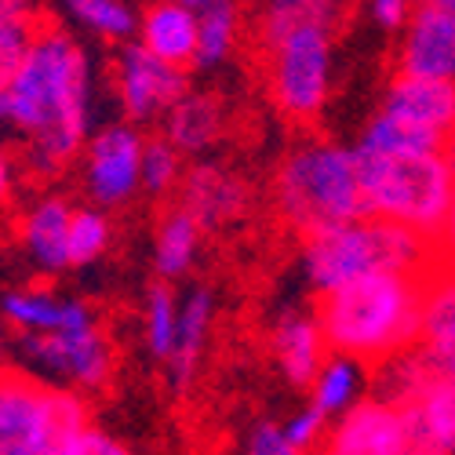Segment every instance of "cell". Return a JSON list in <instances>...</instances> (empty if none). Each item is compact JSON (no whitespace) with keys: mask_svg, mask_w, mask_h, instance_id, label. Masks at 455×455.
Segmentation results:
<instances>
[{"mask_svg":"<svg viewBox=\"0 0 455 455\" xmlns=\"http://www.w3.org/2000/svg\"><path fill=\"white\" fill-rule=\"evenodd\" d=\"M383 106L394 109V113H404V117L430 128L434 135H441L451 146V135H455V81L401 73V77L390 84Z\"/></svg>","mask_w":455,"mask_h":455,"instance_id":"cell-14","label":"cell"},{"mask_svg":"<svg viewBox=\"0 0 455 455\" xmlns=\"http://www.w3.org/2000/svg\"><path fill=\"white\" fill-rule=\"evenodd\" d=\"M109 244V219L95 208H77L69 219V262L88 267Z\"/></svg>","mask_w":455,"mask_h":455,"instance_id":"cell-30","label":"cell"},{"mask_svg":"<svg viewBox=\"0 0 455 455\" xmlns=\"http://www.w3.org/2000/svg\"><path fill=\"white\" fill-rule=\"evenodd\" d=\"M419 347H455V259H441L423 274Z\"/></svg>","mask_w":455,"mask_h":455,"instance_id":"cell-20","label":"cell"},{"mask_svg":"<svg viewBox=\"0 0 455 455\" xmlns=\"http://www.w3.org/2000/svg\"><path fill=\"white\" fill-rule=\"evenodd\" d=\"M448 154H451V161H455V135H451V146H448Z\"/></svg>","mask_w":455,"mask_h":455,"instance_id":"cell-43","label":"cell"},{"mask_svg":"<svg viewBox=\"0 0 455 455\" xmlns=\"http://www.w3.org/2000/svg\"><path fill=\"white\" fill-rule=\"evenodd\" d=\"M339 15H343V0H267L259 29H262V41H270V36H277L299 22L335 26Z\"/></svg>","mask_w":455,"mask_h":455,"instance_id":"cell-27","label":"cell"},{"mask_svg":"<svg viewBox=\"0 0 455 455\" xmlns=\"http://www.w3.org/2000/svg\"><path fill=\"white\" fill-rule=\"evenodd\" d=\"M314 404L335 419V415H343L350 404L361 401L364 394V361L350 357V354H331L324 357L321 371L314 375Z\"/></svg>","mask_w":455,"mask_h":455,"instance_id":"cell-24","label":"cell"},{"mask_svg":"<svg viewBox=\"0 0 455 455\" xmlns=\"http://www.w3.org/2000/svg\"><path fill=\"white\" fill-rule=\"evenodd\" d=\"M317 321L335 354H350L364 364L419 343L423 328V277L379 270L331 288L317 302Z\"/></svg>","mask_w":455,"mask_h":455,"instance_id":"cell-2","label":"cell"},{"mask_svg":"<svg viewBox=\"0 0 455 455\" xmlns=\"http://www.w3.org/2000/svg\"><path fill=\"white\" fill-rule=\"evenodd\" d=\"M357 149H368V154H427V149H448V142L430 128L404 117V113L383 106L364 128Z\"/></svg>","mask_w":455,"mask_h":455,"instance_id":"cell-22","label":"cell"},{"mask_svg":"<svg viewBox=\"0 0 455 455\" xmlns=\"http://www.w3.org/2000/svg\"><path fill=\"white\" fill-rule=\"evenodd\" d=\"M411 448L423 455H455V379L430 371L427 383L404 401Z\"/></svg>","mask_w":455,"mask_h":455,"instance_id":"cell-13","label":"cell"},{"mask_svg":"<svg viewBox=\"0 0 455 455\" xmlns=\"http://www.w3.org/2000/svg\"><path fill=\"white\" fill-rule=\"evenodd\" d=\"M117 92L128 117L149 121L157 113H168L186 95V73L182 66L154 55L142 44H128L117 59Z\"/></svg>","mask_w":455,"mask_h":455,"instance_id":"cell-11","label":"cell"},{"mask_svg":"<svg viewBox=\"0 0 455 455\" xmlns=\"http://www.w3.org/2000/svg\"><path fill=\"white\" fill-rule=\"evenodd\" d=\"M179 204L194 212L201 226H222L248 208V186L219 164H197L182 179Z\"/></svg>","mask_w":455,"mask_h":455,"instance_id":"cell-15","label":"cell"},{"mask_svg":"<svg viewBox=\"0 0 455 455\" xmlns=\"http://www.w3.org/2000/svg\"><path fill=\"white\" fill-rule=\"evenodd\" d=\"M215 321V302L204 288H197L189 295L182 307H179V335H175V350L168 357L172 364V383L182 390L189 387L197 364H201V354H204V343H208V328Z\"/></svg>","mask_w":455,"mask_h":455,"instance_id":"cell-19","label":"cell"},{"mask_svg":"<svg viewBox=\"0 0 455 455\" xmlns=\"http://www.w3.org/2000/svg\"><path fill=\"white\" fill-rule=\"evenodd\" d=\"M201 15V41H197V66L212 69L219 66L237 44V29H241V15H237V0H208L197 12Z\"/></svg>","mask_w":455,"mask_h":455,"instance_id":"cell-26","label":"cell"},{"mask_svg":"<svg viewBox=\"0 0 455 455\" xmlns=\"http://www.w3.org/2000/svg\"><path fill=\"white\" fill-rule=\"evenodd\" d=\"M81 310H84V302H73V299L62 302L41 288H22V291L4 295V317L22 331H55L69 324Z\"/></svg>","mask_w":455,"mask_h":455,"instance_id":"cell-25","label":"cell"},{"mask_svg":"<svg viewBox=\"0 0 455 455\" xmlns=\"http://www.w3.org/2000/svg\"><path fill=\"white\" fill-rule=\"evenodd\" d=\"M142 135L135 128H106L88 142L84 157V186L95 204H124L142 189Z\"/></svg>","mask_w":455,"mask_h":455,"instance_id":"cell-10","label":"cell"},{"mask_svg":"<svg viewBox=\"0 0 455 455\" xmlns=\"http://www.w3.org/2000/svg\"><path fill=\"white\" fill-rule=\"evenodd\" d=\"M22 347L41 371L59 375V379H66V383L84 387V390H99L109 379V368H113L109 343L102 339L88 307L69 324L55 328V331H26Z\"/></svg>","mask_w":455,"mask_h":455,"instance_id":"cell-8","label":"cell"},{"mask_svg":"<svg viewBox=\"0 0 455 455\" xmlns=\"http://www.w3.org/2000/svg\"><path fill=\"white\" fill-rule=\"evenodd\" d=\"M182 4H189V8H197V12H201V8L208 4V0H182Z\"/></svg>","mask_w":455,"mask_h":455,"instance_id":"cell-42","label":"cell"},{"mask_svg":"<svg viewBox=\"0 0 455 455\" xmlns=\"http://www.w3.org/2000/svg\"><path fill=\"white\" fill-rule=\"evenodd\" d=\"M430 4H437V8H444V12L455 15V0H430Z\"/></svg>","mask_w":455,"mask_h":455,"instance_id":"cell-41","label":"cell"},{"mask_svg":"<svg viewBox=\"0 0 455 455\" xmlns=\"http://www.w3.org/2000/svg\"><path fill=\"white\" fill-rule=\"evenodd\" d=\"M175 335H179V307L168 284H154L146 295V347L154 357L168 361L175 350Z\"/></svg>","mask_w":455,"mask_h":455,"instance_id":"cell-29","label":"cell"},{"mask_svg":"<svg viewBox=\"0 0 455 455\" xmlns=\"http://www.w3.org/2000/svg\"><path fill=\"white\" fill-rule=\"evenodd\" d=\"M368 4V15L375 19V26L379 29H404L408 26V19H411V12L419 8L415 0H364Z\"/></svg>","mask_w":455,"mask_h":455,"instance_id":"cell-35","label":"cell"},{"mask_svg":"<svg viewBox=\"0 0 455 455\" xmlns=\"http://www.w3.org/2000/svg\"><path fill=\"white\" fill-rule=\"evenodd\" d=\"M328 423H331V419H328V415H324L317 404L295 411L291 419L284 423V437H288L291 455H295V451H310V448L324 444V437H328Z\"/></svg>","mask_w":455,"mask_h":455,"instance_id":"cell-33","label":"cell"},{"mask_svg":"<svg viewBox=\"0 0 455 455\" xmlns=\"http://www.w3.org/2000/svg\"><path fill=\"white\" fill-rule=\"evenodd\" d=\"M397 66L411 77L455 81V15L430 0H419L404 26Z\"/></svg>","mask_w":455,"mask_h":455,"instance_id":"cell-12","label":"cell"},{"mask_svg":"<svg viewBox=\"0 0 455 455\" xmlns=\"http://www.w3.org/2000/svg\"><path fill=\"white\" fill-rule=\"evenodd\" d=\"M62 8L77 19L81 26H88L92 33L113 36V41L132 36L139 29L135 12L124 4V0H62Z\"/></svg>","mask_w":455,"mask_h":455,"instance_id":"cell-28","label":"cell"},{"mask_svg":"<svg viewBox=\"0 0 455 455\" xmlns=\"http://www.w3.org/2000/svg\"><path fill=\"white\" fill-rule=\"evenodd\" d=\"M179 149L168 142V139H157V142H146L142 149V189L154 197H164L168 189L179 182L182 175V164H179Z\"/></svg>","mask_w":455,"mask_h":455,"instance_id":"cell-31","label":"cell"},{"mask_svg":"<svg viewBox=\"0 0 455 455\" xmlns=\"http://www.w3.org/2000/svg\"><path fill=\"white\" fill-rule=\"evenodd\" d=\"M0 124L29 135L41 172H59L88 132V59L62 29H36L12 84L0 92Z\"/></svg>","mask_w":455,"mask_h":455,"instance_id":"cell-1","label":"cell"},{"mask_svg":"<svg viewBox=\"0 0 455 455\" xmlns=\"http://www.w3.org/2000/svg\"><path fill=\"white\" fill-rule=\"evenodd\" d=\"M8 194H12V164H8V157H0V201Z\"/></svg>","mask_w":455,"mask_h":455,"instance_id":"cell-40","label":"cell"},{"mask_svg":"<svg viewBox=\"0 0 455 455\" xmlns=\"http://www.w3.org/2000/svg\"><path fill=\"white\" fill-rule=\"evenodd\" d=\"M84 423L88 411L77 394L0 371V455H62Z\"/></svg>","mask_w":455,"mask_h":455,"instance_id":"cell-6","label":"cell"},{"mask_svg":"<svg viewBox=\"0 0 455 455\" xmlns=\"http://www.w3.org/2000/svg\"><path fill=\"white\" fill-rule=\"evenodd\" d=\"M324 448L335 455H404L411 448V427L404 404L390 397H368L335 415Z\"/></svg>","mask_w":455,"mask_h":455,"instance_id":"cell-9","label":"cell"},{"mask_svg":"<svg viewBox=\"0 0 455 455\" xmlns=\"http://www.w3.org/2000/svg\"><path fill=\"white\" fill-rule=\"evenodd\" d=\"M441 259L444 255L434 237L368 212L314 230L302 241V270H307L310 288L321 295L379 270L423 277Z\"/></svg>","mask_w":455,"mask_h":455,"instance_id":"cell-3","label":"cell"},{"mask_svg":"<svg viewBox=\"0 0 455 455\" xmlns=\"http://www.w3.org/2000/svg\"><path fill=\"white\" fill-rule=\"evenodd\" d=\"M331 36L328 22H299L267 44L270 95L295 121H310L321 113L331 88Z\"/></svg>","mask_w":455,"mask_h":455,"instance_id":"cell-7","label":"cell"},{"mask_svg":"<svg viewBox=\"0 0 455 455\" xmlns=\"http://www.w3.org/2000/svg\"><path fill=\"white\" fill-rule=\"evenodd\" d=\"M419 350H423V357L430 361L434 371L455 379V347H419Z\"/></svg>","mask_w":455,"mask_h":455,"instance_id":"cell-37","label":"cell"},{"mask_svg":"<svg viewBox=\"0 0 455 455\" xmlns=\"http://www.w3.org/2000/svg\"><path fill=\"white\" fill-rule=\"evenodd\" d=\"M62 455H124V444H121V441H113L106 430L84 423L77 434L66 441Z\"/></svg>","mask_w":455,"mask_h":455,"instance_id":"cell-34","label":"cell"},{"mask_svg":"<svg viewBox=\"0 0 455 455\" xmlns=\"http://www.w3.org/2000/svg\"><path fill=\"white\" fill-rule=\"evenodd\" d=\"M277 212L302 237L364 215L357 149L307 142L277 172Z\"/></svg>","mask_w":455,"mask_h":455,"instance_id":"cell-5","label":"cell"},{"mask_svg":"<svg viewBox=\"0 0 455 455\" xmlns=\"http://www.w3.org/2000/svg\"><path fill=\"white\" fill-rule=\"evenodd\" d=\"M33 33H36V22H33L29 0H0V48L26 52Z\"/></svg>","mask_w":455,"mask_h":455,"instance_id":"cell-32","label":"cell"},{"mask_svg":"<svg viewBox=\"0 0 455 455\" xmlns=\"http://www.w3.org/2000/svg\"><path fill=\"white\" fill-rule=\"evenodd\" d=\"M437 244H441V255H444V259H455V189H451V204H448V219H444V230H441Z\"/></svg>","mask_w":455,"mask_h":455,"instance_id":"cell-38","label":"cell"},{"mask_svg":"<svg viewBox=\"0 0 455 455\" xmlns=\"http://www.w3.org/2000/svg\"><path fill=\"white\" fill-rule=\"evenodd\" d=\"M328 350L331 347L324 339V328H321L317 314L291 310L274 328V354H277V364L288 375L291 387H310L314 375L324 364V357H328Z\"/></svg>","mask_w":455,"mask_h":455,"instance_id":"cell-16","label":"cell"},{"mask_svg":"<svg viewBox=\"0 0 455 455\" xmlns=\"http://www.w3.org/2000/svg\"><path fill=\"white\" fill-rule=\"evenodd\" d=\"M69 219L73 208L62 197H44L41 204H33V212L22 222V241L29 259L41 267L44 274L69 270Z\"/></svg>","mask_w":455,"mask_h":455,"instance_id":"cell-18","label":"cell"},{"mask_svg":"<svg viewBox=\"0 0 455 455\" xmlns=\"http://www.w3.org/2000/svg\"><path fill=\"white\" fill-rule=\"evenodd\" d=\"M248 451H251V455H291L288 437H284V427L259 423V427L248 434Z\"/></svg>","mask_w":455,"mask_h":455,"instance_id":"cell-36","label":"cell"},{"mask_svg":"<svg viewBox=\"0 0 455 455\" xmlns=\"http://www.w3.org/2000/svg\"><path fill=\"white\" fill-rule=\"evenodd\" d=\"M197 41H201V15L197 8L182 4V0L154 4L139 22V44L175 66L197 62Z\"/></svg>","mask_w":455,"mask_h":455,"instance_id":"cell-17","label":"cell"},{"mask_svg":"<svg viewBox=\"0 0 455 455\" xmlns=\"http://www.w3.org/2000/svg\"><path fill=\"white\" fill-rule=\"evenodd\" d=\"M201 230H204V226L197 222V215L186 212L182 204L161 219L157 244H154V262H157V274L164 281L182 277L189 267H194L197 248H201Z\"/></svg>","mask_w":455,"mask_h":455,"instance_id":"cell-23","label":"cell"},{"mask_svg":"<svg viewBox=\"0 0 455 455\" xmlns=\"http://www.w3.org/2000/svg\"><path fill=\"white\" fill-rule=\"evenodd\" d=\"M19 59H22V52H15V48H0V92L12 84L15 69H19Z\"/></svg>","mask_w":455,"mask_h":455,"instance_id":"cell-39","label":"cell"},{"mask_svg":"<svg viewBox=\"0 0 455 455\" xmlns=\"http://www.w3.org/2000/svg\"><path fill=\"white\" fill-rule=\"evenodd\" d=\"M364 212L411 226L427 237H441L451 189H455V161L448 149L427 154H368L357 149Z\"/></svg>","mask_w":455,"mask_h":455,"instance_id":"cell-4","label":"cell"},{"mask_svg":"<svg viewBox=\"0 0 455 455\" xmlns=\"http://www.w3.org/2000/svg\"><path fill=\"white\" fill-rule=\"evenodd\" d=\"M222 128V109L212 95H182L164 117V139L179 154H201Z\"/></svg>","mask_w":455,"mask_h":455,"instance_id":"cell-21","label":"cell"}]
</instances>
